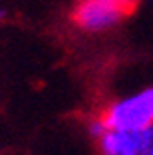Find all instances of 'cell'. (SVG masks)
<instances>
[{
    "label": "cell",
    "mask_w": 153,
    "mask_h": 155,
    "mask_svg": "<svg viewBox=\"0 0 153 155\" xmlns=\"http://www.w3.org/2000/svg\"><path fill=\"white\" fill-rule=\"evenodd\" d=\"M6 18H8V12L0 8V24H4V22H6Z\"/></svg>",
    "instance_id": "cell-5"
},
{
    "label": "cell",
    "mask_w": 153,
    "mask_h": 155,
    "mask_svg": "<svg viewBox=\"0 0 153 155\" xmlns=\"http://www.w3.org/2000/svg\"><path fill=\"white\" fill-rule=\"evenodd\" d=\"M108 2H113V4L121 6V8H125L127 12H133L135 8H137V4H139V0H108Z\"/></svg>",
    "instance_id": "cell-4"
},
{
    "label": "cell",
    "mask_w": 153,
    "mask_h": 155,
    "mask_svg": "<svg viewBox=\"0 0 153 155\" xmlns=\"http://www.w3.org/2000/svg\"><path fill=\"white\" fill-rule=\"evenodd\" d=\"M95 115L105 129L141 131L153 127V86L109 101Z\"/></svg>",
    "instance_id": "cell-1"
},
{
    "label": "cell",
    "mask_w": 153,
    "mask_h": 155,
    "mask_svg": "<svg viewBox=\"0 0 153 155\" xmlns=\"http://www.w3.org/2000/svg\"><path fill=\"white\" fill-rule=\"evenodd\" d=\"M125 16V8L108 0H78L72 8V22L84 32H105L117 26Z\"/></svg>",
    "instance_id": "cell-2"
},
{
    "label": "cell",
    "mask_w": 153,
    "mask_h": 155,
    "mask_svg": "<svg viewBox=\"0 0 153 155\" xmlns=\"http://www.w3.org/2000/svg\"><path fill=\"white\" fill-rule=\"evenodd\" d=\"M95 143H98V155H139L133 131L105 129L95 139Z\"/></svg>",
    "instance_id": "cell-3"
}]
</instances>
